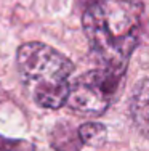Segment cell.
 Returning a JSON list of instances; mask_svg holds the SVG:
<instances>
[{"mask_svg":"<svg viewBox=\"0 0 149 151\" xmlns=\"http://www.w3.org/2000/svg\"><path fill=\"white\" fill-rule=\"evenodd\" d=\"M143 19L140 0H96L82 16L90 48L103 68L125 73Z\"/></svg>","mask_w":149,"mask_h":151,"instance_id":"6da1fadb","label":"cell"},{"mask_svg":"<svg viewBox=\"0 0 149 151\" xmlns=\"http://www.w3.org/2000/svg\"><path fill=\"white\" fill-rule=\"evenodd\" d=\"M16 64L34 101L47 109L66 105L74 64L67 56L42 42H27L18 48Z\"/></svg>","mask_w":149,"mask_h":151,"instance_id":"7a4b0ae2","label":"cell"},{"mask_svg":"<svg viewBox=\"0 0 149 151\" xmlns=\"http://www.w3.org/2000/svg\"><path fill=\"white\" fill-rule=\"evenodd\" d=\"M122 71L98 68L71 82L66 105L87 116H99L111 105L123 77Z\"/></svg>","mask_w":149,"mask_h":151,"instance_id":"3957f363","label":"cell"},{"mask_svg":"<svg viewBox=\"0 0 149 151\" xmlns=\"http://www.w3.org/2000/svg\"><path fill=\"white\" fill-rule=\"evenodd\" d=\"M130 111L136 129L149 138V79H144L135 87L130 101Z\"/></svg>","mask_w":149,"mask_h":151,"instance_id":"277c9868","label":"cell"},{"mask_svg":"<svg viewBox=\"0 0 149 151\" xmlns=\"http://www.w3.org/2000/svg\"><path fill=\"white\" fill-rule=\"evenodd\" d=\"M106 129L104 125L96 124V122H88V124L80 125L79 129V137L83 143L87 145H98L104 140Z\"/></svg>","mask_w":149,"mask_h":151,"instance_id":"5b68a950","label":"cell"},{"mask_svg":"<svg viewBox=\"0 0 149 151\" xmlns=\"http://www.w3.org/2000/svg\"><path fill=\"white\" fill-rule=\"evenodd\" d=\"M0 151H34V145L26 140L6 138L0 135Z\"/></svg>","mask_w":149,"mask_h":151,"instance_id":"8992f818","label":"cell"}]
</instances>
